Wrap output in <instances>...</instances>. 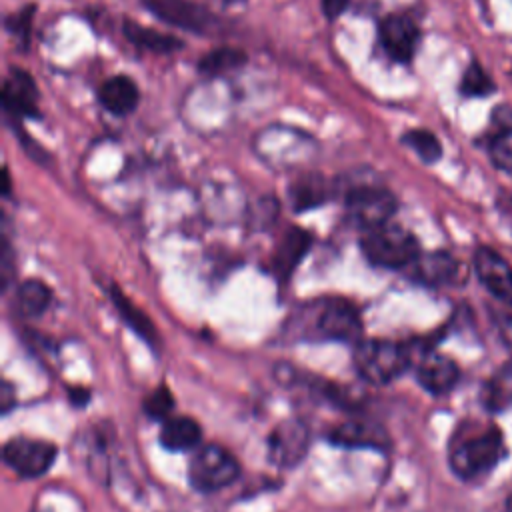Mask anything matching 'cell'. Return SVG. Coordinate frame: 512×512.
I'll return each mask as SVG.
<instances>
[{"instance_id":"1","label":"cell","mask_w":512,"mask_h":512,"mask_svg":"<svg viewBox=\"0 0 512 512\" xmlns=\"http://www.w3.org/2000/svg\"><path fill=\"white\" fill-rule=\"evenodd\" d=\"M284 332L292 340L356 344L362 338V320L350 300L324 296L300 306Z\"/></svg>"},{"instance_id":"2","label":"cell","mask_w":512,"mask_h":512,"mask_svg":"<svg viewBox=\"0 0 512 512\" xmlns=\"http://www.w3.org/2000/svg\"><path fill=\"white\" fill-rule=\"evenodd\" d=\"M354 368L370 384L382 386L402 376L412 364L406 344L384 338H360L354 344Z\"/></svg>"},{"instance_id":"3","label":"cell","mask_w":512,"mask_h":512,"mask_svg":"<svg viewBox=\"0 0 512 512\" xmlns=\"http://www.w3.org/2000/svg\"><path fill=\"white\" fill-rule=\"evenodd\" d=\"M360 250L372 266L386 270L412 266L420 256L418 240L408 230L390 222L364 230V236L360 238Z\"/></svg>"},{"instance_id":"4","label":"cell","mask_w":512,"mask_h":512,"mask_svg":"<svg viewBox=\"0 0 512 512\" xmlns=\"http://www.w3.org/2000/svg\"><path fill=\"white\" fill-rule=\"evenodd\" d=\"M240 476V464L230 450L220 444L200 446L188 464V482L198 492H216Z\"/></svg>"},{"instance_id":"5","label":"cell","mask_w":512,"mask_h":512,"mask_svg":"<svg viewBox=\"0 0 512 512\" xmlns=\"http://www.w3.org/2000/svg\"><path fill=\"white\" fill-rule=\"evenodd\" d=\"M504 438L498 428H490L450 452V468L464 480L478 478L490 472L504 458Z\"/></svg>"},{"instance_id":"6","label":"cell","mask_w":512,"mask_h":512,"mask_svg":"<svg viewBox=\"0 0 512 512\" xmlns=\"http://www.w3.org/2000/svg\"><path fill=\"white\" fill-rule=\"evenodd\" d=\"M344 206L352 222L364 230H370L388 224L398 208V202L396 196L382 186L360 184L346 192Z\"/></svg>"},{"instance_id":"7","label":"cell","mask_w":512,"mask_h":512,"mask_svg":"<svg viewBox=\"0 0 512 512\" xmlns=\"http://www.w3.org/2000/svg\"><path fill=\"white\" fill-rule=\"evenodd\" d=\"M58 448L50 440L14 436L4 442L2 458L22 478H38L50 470Z\"/></svg>"},{"instance_id":"8","label":"cell","mask_w":512,"mask_h":512,"mask_svg":"<svg viewBox=\"0 0 512 512\" xmlns=\"http://www.w3.org/2000/svg\"><path fill=\"white\" fill-rule=\"evenodd\" d=\"M310 446V432L306 422L300 418H288L274 426V430L268 434L266 448H268V460L278 468H294L298 466Z\"/></svg>"},{"instance_id":"9","label":"cell","mask_w":512,"mask_h":512,"mask_svg":"<svg viewBox=\"0 0 512 512\" xmlns=\"http://www.w3.org/2000/svg\"><path fill=\"white\" fill-rule=\"evenodd\" d=\"M38 100L40 92L34 76L18 66H10L0 90L2 110L14 118L36 120L40 118Z\"/></svg>"},{"instance_id":"10","label":"cell","mask_w":512,"mask_h":512,"mask_svg":"<svg viewBox=\"0 0 512 512\" xmlns=\"http://www.w3.org/2000/svg\"><path fill=\"white\" fill-rule=\"evenodd\" d=\"M142 4L158 20L196 34H208L216 22L210 10L194 0H142Z\"/></svg>"},{"instance_id":"11","label":"cell","mask_w":512,"mask_h":512,"mask_svg":"<svg viewBox=\"0 0 512 512\" xmlns=\"http://www.w3.org/2000/svg\"><path fill=\"white\" fill-rule=\"evenodd\" d=\"M378 38L382 50L400 64H408L420 42V28L406 14H388L378 24Z\"/></svg>"},{"instance_id":"12","label":"cell","mask_w":512,"mask_h":512,"mask_svg":"<svg viewBox=\"0 0 512 512\" xmlns=\"http://www.w3.org/2000/svg\"><path fill=\"white\" fill-rule=\"evenodd\" d=\"M474 272L480 284L500 302L512 306V268L490 246H480L472 258Z\"/></svg>"},{"instance_id":"13","label":"cell","mask_w":512,"mask_h":512,"mask_svg":"<svg viewBox=\"0 0 512 512\" xmlns=\"http://www.w3.org/2000/svg\"><path fill=\"white\" fill-rule=\"evenodd\" d=\"M328 440L344 448L386 450L390 446V436L386 428L370 418H350L340 422L328 432Z\"/></svg>"},{"instance_id":"14","label":"cell","mask_w":512,"mask_h":512,"mask_svg":"<svg viewBox=\"0 0 512 512\" xmlns=\"http://www.w3.org/2000/svg\"><path fill=\"white\" fill-rule=\"evenodd\" d=\"M416 380L426 392L434 396H442V394H448L458 384L460 370L452 358L440 352H426L418 360Z\"/></svg>"},{"instance_id":"15","label":"cell","mask_w":512,"mask_h":512,"mask_svg":"<svg viewBox=\"0 0 512 512\" xmlns=\"http://www.w3.org/2000/svg\"><path fill=\"white\" fill-rule=\"evenodd\" d=\"M312 246V234L300 226H290L280 238L272 256V272L280 282L288 280L296 270L298 262L306 256Z\"/></svg>"},{"instance_id":"16","label":"cell","mask_w":512,"mask_h":512,"mask_svg":"<svg viewBox=\"0 0 512 512\" xmlns=\"http://www.w3.org/2000/svg\"><path fill=\"white\" fill-rule=\"evenodd\" d=\"M98 102L114 116H128L140 104V88L130 76L116 74L100 84Z\"/></svg>"},{"instance_id":"17","label":"cell","mask_w":512,"mask_h":512,"mask_svg":"<svg viewBox=\"0 0 512 512\" xmlns=\"http://www.w3.org/2000/svg\"><path fill=\"white\" fill-rule=\"evenodd\" d=\"M332 196V184L318 172L298 176L288 186V200L296 212L312 210L328 202Z\"/></svg>"},{"instance_id":"18","label":"cell","mask_w":512,"mask_h":512,"mask_svg":"<svg viewBox=\"0 0 512 512\" xmlns=\"http://www.w3.org/2000/svg\"><path fill=\"white\" fill-rule=\"evenodd\" d=\"M416 270V276L426 284H456L462 278V266L460 262L450 256L448 252H432V254H420L416 262L412 264Z\"/></svg>"},{"instance_id":"19","label":"cell","mask_w":512,"mask_h":512,"mask_svg":"<svg viewBox=\"0 0 512 512\" xmlns=\"http://www.w3.org/2000/svg\"><path fill=\"white\" fill-rule=\"evenodd\" d=\"M158 440L168 452H186L200 444L202 428L190 416H170L162 422Z\"/></svg>"},{"instance_id":"20","label":"cell","mask_w":512,"mask_h":512,"mask_svg":"<svg viewBox=\"0 0 512 512\" xmlns=\"http://www.w3.org/2000/svg\"><path fill=\"white\" fill-rule=\"evenodd\" d=\"M110 300L116 306L120 318L126 322V326L138 336L142 338L150 348H154L158 344V332L154 322L148 318V314L138 308L116 284H110Z\"/></svg>"},{"instance_id":"21","label":"cell","mask_w":512,"mask_h":512,"mask_svg":"<svg viewBox=\"0 0 512 512\" xmlns=\"http://www.w3.org/2000/svg\"><path fill=\"white\" fill-rule=\"evenodd\" d=\"M122 32L128 42H132L134 46H138L142 50L154 52V54H172V52H178L184 48V42L180 38H176L172 34L156 32L148 26L138 24L136 20L126 18L122 22Z\"/></svg>"},{"instance_id":"22","label":"cell","mask_w":512,"mask_h":512,"mask_svg":"<svg viewBox=\"0 0 512 512\" xmlns=\"http://www.w3.org/2000/svg\"><path fill=\"white\" fill-rule=\"evenodd\" d=\"M480 400L490 412H504L512 408V360L502 364L482 386Z\"/></svg>"},{"instance_id":"23","label":"cell","mask_w":512,"mask_h":512,"mask_svg":"<svg viewBox=\"0 0 512 512\" xmlns=\"http://www.w3.org/2000/svg\"><path fill=\"white\" fill-rule=\"evenodd\" d=\"M52 302V290L38 278H28L20 282L16 290L18 312L26 318H38L46 312Z\"/></svg>"},{"instance_id":"24","label":"cell","mask_w":512,"mask_h":512,"mask_svg":"<svg viewBox=\"0 0 512 512\" xmlns=\"http://www.w3.org/2000/svg\"><path fill=\"white\" fill-rule=\"evenodd\" d=\"M246 62H248V54L242 48L222 46L204 54L198 60V72L204 76H220V74L242 68Z\"/></svg>"},{"instance_id":"25","label":"cell","mask_w":512,"mask_h":512,"mask_svg":"<svg viewBox=\"0 0 512 512\" xmlns=\"http://www.w3.org/2000/svg\"><path fill=\"white\" fill-rule=\"evenodd\" d=\"M400 142L412 148L418 154V158L426 164H434L442 158V144L430 130L412 128L400 136Z\"/></svg>"},{"instance_id":"26","label":"cell","mask_w":512,"mask_h":512,"mask_svg":"<svg viewBox=\"0 0 512 512\" xmlns=\"http://www.w3.org/2000/svg\"><path fill=\"white\" fill-rule=\"evenodd\" d=\"M174 404H176V400H174L170 388L166 384H160L142 400V412L152 420L164 422L172 416Z\"/></svg>"},{"instance_id":"27","label":"cell","mask_w":512,"mask_h":512,"mask_svg":"<svg viewBox=\"0 0 512 512\" xmlns=\"http://www.w3.org/2000/svg\"><path fill=\"white\" fill-rule=\"evenodd\" d=\"M460 92L468 98H482L494 92V82L478 62H472L462 76Z\"/></svg>"},{"instance_id":"28","label":"cell","mask_w":512,"mask_h":512,"mask_svg":"<svg viewBox=\"0 0 512 512\" xmlns=\"http://www.w3.org/2000/svg\"><path fill=\"white\" fill-rule=\"evenodd\" d=\"M488 154L494 166L506 174L512 176V128H506L498 132L490 144H488Z\"/></svg>"},{"instance_id":"29","label":"cell","mask_w":512,"mask_h":512,"mask_svg":"<svg viewBox=\"0 0 512 512\" xmlns=\"http://www.w3.org/2000/svg\"><path fill=\"white\" fill-rule=\"evenodd\" d=\"M34 12H36V6L34 4H26L22 10L10 14L6 20H4V28L16 36L22 46H26L30 42V32H32V20H34Z\"/></svg>"},{"instance_id":"30","label":"cell","mask_w":512,"mask_h":512,"mask_svg":"<svg viewBox=\"0 0 512 512\" xmlns=\"http://www.w3.org/2000/svg\"><path fill=\"white\" fill-rule=\"evenodd\" d=\"M350 6V0H320V8H322V14L332 22L336 18H340L346 8Z\"/></svg>"},{"instance_id":"31","label":"cell","mask_w":512,"mask_h":512,"mask_svg":"<svg viewBox=\"0 0 512 512\" xmlns=\"http://www.w3.org/2000/svg\"><path fill=\"white\" fill-rule=\"evenodd\" d=\"M68 400L76 408H84L90 402V392L86 388H82V386H70L68 388Z\"/></svg>"},{"instance_id":"32","label":"cell","mask_w":512,"mask_h":512,"mask_svg":"<svg viewBox=\"0 0 512 512\" xmlns=\"http://www.w3.org/2000/svg\"><path fill=\"white\" fill-rule=\"evenodd\" d=\"M496 326L500 336L504 338V342H508L512 346V314H496Z\"/></svg>"},{"instance_id":"33","label":"cell","mask_w":512,"mask_h":512,"mask_svg":"<svg viewBox=\"0 0 512 512\" xmlns=\"http://www.w3.org/2000/svg\"><path fill=\"white\" fill-rule=\"evenodd\" d=\"M14 404H16V392L12 390L10 382L4 380L2 382V392H0V408H2V412H8Z\"/></svg>"},{"instance_id":"34","label":"cell","mask_w":512,"mask_h":512,"mask_svg":"<svg viewBox=\"0 0 512 512\" xmlns=\"http://www.w3.org/2000/svg\"><path fill=\"white\" fill-rule=\"evenodd\" d=\"M20 142H22V146H24V150L32 156V160H36V162H42V158H46V152L38 146V142L36 140H30L28 136H24V134H20Z\"/></svg>"},{"instance_id":"35","label":"cell","mask_w":512,"mask_h":512,"mask_svg":"<svg viewBox=\"0 0 512 512\" xmlns=\"http://www.w3.org/2000/svg\"><path fill=\"white\" fill-rule=\"evenodd\" d=\"M2 194L10 196V172H8V168L2 170Z\"/></svg>"}]
</instances>
